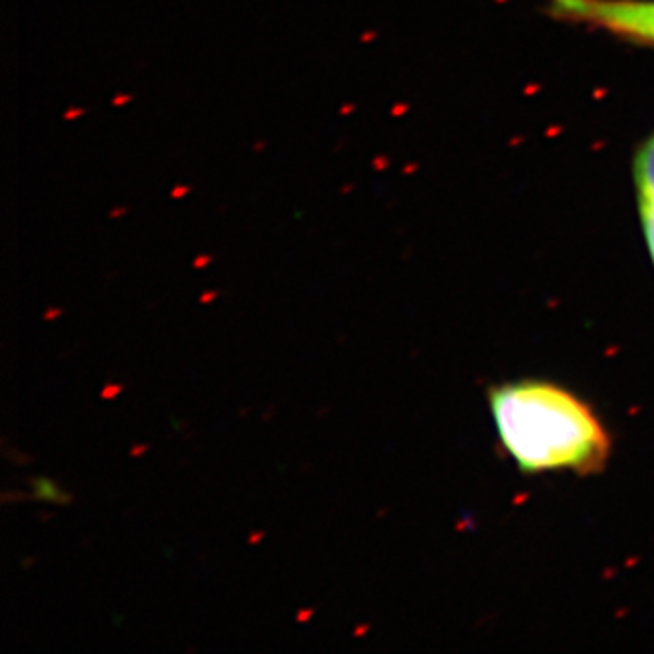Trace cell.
I'll use <instances>...</instances> for the list:
<instances>
[{
    "label": "cell",
    "instance_id": "6da1fadb",
    "mask_svg": "<svg viewBox=\"0 0 654 654\" xmlns=\"http://www.w3.org/2000/svg\"><path fill=\"white\" fill-rule=\"evenodd\" d=\"M487 405L520 473L591 476L609 464L612 438L593 405L560 383L522 378L493 385Z\"/></svg>",
    "mask_w": 654,
    "mask_h": 654
},
{
    "label": "cell",
    "instance_id": "7a4b0ae2",
    "mask_svg": "<svg viewBox=\"0 0 654 654\" xmlns=\"http://www.w3.org/2000/svg\"><path fill=\"white\" fill-rule=\"evenodd\" d=\"M547 9L571 24L654 46V0H547Z\"/></svg>",
    "mask_w": 654,
    "mask_h": 654
},
{
    "label": "cell",
    "instance_id": "3957f363",
    "mask_svg": "<svg viewBox=\"0 0 654 654\" xmlns=\"http://www.w3.org/2000/svg\"><path fill=\"white\" fill-rule=\"evenodd\" d=\"M634 184L641 228L654 264V133L638 147L634 156Z\"/></svg>",
    "mask_w": 654,
    "mask_h": 654
},
{
    "label": "cell",
    "instance_id": "277c9868",
    "mask_svg": "<svg viewBox=\"0 0 654 654\" xmlns=\"http://www.w3.org/2000/svg\"><path fill=\"white\" fill-rule=\"evenodd\" d=\"M30 483L35 489V498L53 502V504H68L71 500V496L68 493H62L58 486L49 478H31Z\"/></svg>",
    "mask_w": 654,
    "mask_h": 654
},
{
    "label": "cell",
    "instance_id": "5b68a950",
    "mask_svg": "<svg viewBox=\"0 0 654 654\" xmlns=\"http://www.w3.org/2000/svg\"><path fill=\"white\" fill-rule=\"evenodd\" d=\"M121 391H122V385H116L115 383V385H108V388H104L100 395H102V398L109 400V398H115V396Z\"/></svg>",
    "mask_w": 654,
    "mask_h": 654
},
{
    "label": "cell",
    "instance_id": "8992f818",
    "mask_svg": "<svg viewBox=\"0 0 654 654\" xmlns=\"http://www.w3.org/2000/svg\"><path fill=\"white\" fill-rule=\"evenodd\" d=\"M311 615H313V609H302L300 612H298V616H297V620L298 622H302V624H304V622H307L311 618Z\"/></svg>",
    "mask_w": 654,
    "mask_h": 654
},
{
    "label": "cell",
    "instance_id": "52a82bcc",
    "mask_svg": "<svg viewBox=\"0 0 654 654\" xmlns=\"http://www.w3.org/2000/svg\"><path fill=\"white\" fill-rule=\"evenodd\" d=\"M207 262H209V257H200V259L195 262V267H202V266H206Z\"/></svg>",
    "mask_w": 654,
    "mask_h": 654
},
{
    "label": "cell",
    "instance_id": "ba28073f",
    "mask_svg": "<svg viewBox=\"0 0 654 654\" xmlns=\"http://www.w3.org/2000/svg\"><path fill=\"white\" fill-rule=\"evenodd\" d=\"M262 536H264V533H253V534H251V540H249V542H251V543H257L260 538H262Z\"/></svg>",
    "mask_w": 654,
    "mask_h": 654
},
{
    "label": "cell",
    "instance_id": "9c48e42d",
    "mask_svg": "<svg viewBox=\"0 0 654 654\" xmlns=\"http://www.w3.org/2000/svg\"><path fill=\"white\" fill-rule=\"evenodd\" d=\"M216 297V293H209V295H202V297H200V302H204V304H206V302H209V300H213V298Z\"/></svg>",
    "mask_w": 654,
    "mask_h": 654
},
{
    "label": "cell",
    "instance_id": "30bf717a",
    "mask_svg": "<svg viewBox=\"0 0 654 654\" xmlns=\"http://www.w3.org/2000/svg\"><path fill=\"white\" fill-rule=\"evenodd\" d=\"M144 449H146V448H144V445H140V448H135V451H133V455H140V452H142V451H144Z\"/></svg>",
    "mask_w": 654,
    "mask_h": 654
}]
</instances>
